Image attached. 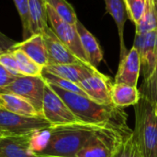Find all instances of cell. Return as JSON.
Listing matches in <instances>:
<instances>
[{"label": "cell", "instance_id": "obj_34", "mask_svg": "<svg viewBox=\"0 0 157 157\" xmlns=\"http://www.w3.org/2000/svg\"><path fill=\"white\" fill-rule=\"evenodd\" d=\"M40 157H58V156H40Z\"/></svg>", "mask_w": 157, "mask_h": 157}, {"label": "cell", "instance_id": "obj_32", "mask_svg": "<svg viewBox=\"0 0 157 157\" xmlns=\"http://www.w3.org/2000/svg\"><path fill=\"white\" fill-rule=\"evenodd\" d=\"M17 43V42L12 40L11 38L7 37L6 35L0 31V55L11 52Z\"/></svg>", "mask_w": 157, "mask_h": 157}, {"label": "cell", "instance_id": "obj_27", "mask_svg": "<svg viewBox=\"0 0 157 157\" xmlns=\"http://www.w3.org/2000/svg\"><path fill=\"white\" fill-rule=\"evenodd\" d=\"M17 10L18 12L21 25H22V33H23V40H27L30 37L29 33V2L28 0H13Z\"/></svg>", "mask_w": 157, "mask_h": 157}, {"label": "cell", "instance_id": "obj_24", "mask_svg": "<svg viewBox=\"0 0 157 157\" xmlns=\"http://www.w3.org/2000/svg\"><path fill=\"white\" fill-rule=\"evenodd\" d=\"M41 76L44 79V81H46V83H48V84H52V85H54V86H56L58 88H61V89H63L64 91L74 93H77V94H81V95H84V96L87 97L86 93L76 83H74V82L69 81L67 80L62 79L60 77H57V76L52 75L51 73H48V72H46L44 70H43Z\"/></svg>", "mask_w": 157, "mask_h": 157}, {"label": "cell", "instance_id": "obj_21", "mask_svg": "<svg viewBox=\"0 0 157 157\" xmlns=\"http://www.w3.org/2000/svg\"><path fill=\"white\" fill-rule=\"evenodd\" d=\"M157 31V0H147L144 14L135 25V34H144Z\"/></svg>", "mask_w": 157, "mask_h": 157}, {"label": "cell", "instance_id": "obj_14", "mask_svg": "<svg viewBox=\"0 0 157 157\" xmlns=\"http://www.w3.org/2000/svg\"><path fill=\"white\" fill-rule=\"evenodd\" d=\"M29 135L2 137L0 141V157H40L29 147Z\"/></svg>", "mask_w": 157, "mask_h": 157}, {"label": "cell", "instance_id": "obj_35", "mask_svg": "<svg viewBox=\"0 0 157 157\" xmlns=\"http://www.w3.org/2000/svg\"><path fill=\"white\" fill-rule=\"evenodd\" d=\"M1 139H2V135L0 134V141H1Z\"/></svg>", "mask_w": 157, "mask_h": 157}, {"label": "cell", "instance_id": "obj_23", "mask_svg": "<svg viewBox=\"0 0 157 157\" xmlns=\"http://www.w3.org/2000/svg\"><path fill=\"white\" fill-rule=\"evenodd\" d=\"M46 3L63 20L73 25L78 21L75 8L67 0H46Z\"/></svg>", "mask_w": 157, "mask_h": 157}, {"label": "cell", "instance_id": "obj_10", "mask_svg": "<svg viewBox=\"0 0 157 157\" xmlns=\"http://www.w3.org/2000/svg\"><path fill=\"white\" fill-rule=\"evenodd\" d=\"M111 79L99 70L82 80L78 85L91 100L106 105H111Z\"/></svg>", "mask_w": 157, "mask_h": 157}, {"label": "cell", "instance_id": "obj_15", "mask_svg": "<svg viewBox=\"0 0 157 157\" xmlns=\"http://www.w3.org/2000/svg\"><path fill=\"white\" fill-rule=\"evenodd\" d=\"M13 50L22 51L29 58H31L34 62L42 68L49 64L47 50L41 34L32 35L27 40H23L22 42L17 43Z\"/></svg>", "mask_w": 157, "mask_h": 157}, {"label": "cell", "instance_id": "obj_26", "mask_svg": "<svg viewBox=\"0 0 157 157\" xmlns=\"http://www.w3.org/2000/svg\"><path fill=\"white\" fill-rule=\"evenodd\" d=\"M124 1L126 5L128 17L134 23V25L138 24L144 14L147 0H124Z\"/></svg>", "mask_w": 157, "mask_h": 157}, {"label": "cell", "instance_id": "obj_33", "mask_svg": "<svg viewBox=\"0 0 157 157\" xmlns=\"http://www.w3.org/2000/svg\"><path fill=\"white\" fill-rule=\"evenodd\" d=\"M155 112H156V116H157V105H155Z\"/></svg>", "mask_w": 157, "mask_h": 157}, {"label": "cell", "instance_id": "obj_18", "mask_svg": "<svg viewBox=\"0 0 157 157\" xmlns=\"http://www.w3.org/2000/svg\"><path fill=\"white\" fill-rule=\"evenodd\" d=\"M29 12V33L30 36L42 34L49 27L46 0H28Z\"/></svg>", "mask_w": 157, "mask_h": 157}, {"label": "cell", "instance_id": "obj_28", "mask_svg": "<svg viewBox=\"0 0 157 157\" xmlns=\"http://www.w3.org/2000/svg\"><path fill=\"white\" fill-rule=\"evenodd\" d=\"M115 157H143L137 146L133 131L125 138L121 150Z\"/></svg>", "mask_w": 157, "mask_h": 157}, {"label": "cell", "instance_id": "obj_2", "mask_svg": "<svg viewBox=\"0 0 157 157\" xmlns=\"http://www.w3.org/2000/svg\"><path fill=\"white\" fill-rule=\"evenodd\" d=\"M100 126L75 122L50 128L47 146L38 156L75 157L77 153Z\"/></svg>", "mask_w": 157, "mask_h": 157}, {"label": "cell", "instance_id": "obj_22", "mask_svg": "<svg viewBox=\"0 0 157 157\" xmlns=\"http://www.w3.org/2000/svg\"><path fill=\"white\" fill-rule=\"evenodd\" d=\"M11 52L17 59V67L22 76L41 77L43 72V68L41 66L38 65L20 50H12Z\"/></svg>", "mask_w": 157, "mask_h": 157}, {"label": "cell", "instance_id": "obj_6", "mask_svg": "<svg viewBox=\"0 0 157 157\" xmlns=\"http://www.w3.org/2000/svg\"><path fill=\"white\" fill-rule=\"evenodd\" d=\"M45 88L46 81H44L42 76H20L17 77L15 81L10 85H8L1 93H13L22 97L36 109L40 116H42V105Z\"/></svg>", "mask_w": 157, "mask_h": 157}, {"label": "cell", "instance_id": "obj_3", "mask_svg": "<svg viewBox=\"0 0 157 157\" xmlns=\"http://www.w3.org/2000/svg\"><path fill=\"white\" fill-rule=\"evenodd\" d=\"M142 95V94H141ZM135 128L133 134L143 157H157V116L155 105L142 95L134 105Z\"/></svg>", "mask_w": 157, "mask_h": 157}, {"label": "cell", "instance_id": "obj_4", "mask_svg": "<svg viewBox=\"0 0 157 157\" xmlns=\"http://www.w3.org/2000/svg\"><path fill=\"white\" fill-rule=\"evenodd\" d=\"M132 132L112 127L100 128L89 138L75 157H115L125 138Z\"/></svg>", "mask_w": 157, "mask_h": 157}, {"label": "cell", "instance_id": "obj_29", "mask_svg": "<svg viewBox=\"0 0 157 157\" xmlns=\"http://www.w3.org/2000/svg\"><path fill=\"white\" fill-rule=\"evenodd\" d=\"M141 94L146 96L155 105H157V61L153 75L144 83Z\"/></svg>", "mask_w": 157, "mask_h": 157}, {"label": "cell", "instance_id": "obj_9", "mask_svg": "<svg viewBox=\"0 0 157 157\" xmlns=\"http://www.w3.org/2000/svg\"><path fill=\"white\" fill-rule=\"evenodd\" d=\"M133 47L139 53L141 71L146 81L154 73L157 61V31L135 34Z\"/></svg>", "mask_w": 157, "mask_h": 157}, {"label": "cell", "instance_id": "obj_7", "mask_svg": "<svg viewBox=\"0 0 157 157\" xmlns=\"http://www.w3.org/2000/svg\"><path fill=\"white\" fill-rule=\"evenodd\" d=\"M47 14H48V21L51 25L50 27L56 34V36L59 38V40L65 46H67L70 49V51L75 56H76L83 63L91 66L82 47L81 41L75 25L70 24L63 20L55 13V11L48 5H47Z\"/></svg>", "mask_w": 157, "mask_h": 157}, {"label": "cell", "instance_id": "obj_20", "mask_svg": "<svg viewBox=\"0 0 157 157\" xmlns=\"http://www.w3.org/2000/svg\"><path fill=\"white\" fill-rule=\"evenodd\" d=\"M0 108L26 117L40 116L36 109L28 101L13 93H0Z\"/></svg>", "mask_w": 157, "mask_h": 157}, {"label": "cell", "instance_id": "obj_19", "mask_svg": "<svg viewBox=\"0 0 157 157\" xmlns=\"http://www.w3.org/2000/svg\"><path fill=\"white\" fill-rule=\"evenodd\" d=\"M141 92L135 86L124 83H113L111 89L112 105L119 108L135 105L141 99Z\"/></svg>", "mask_w": 157, "mask_h": 157}, {"label": "cell", "instance_id": "obj_17", "mask_svg": "<svg viewBox=\"0 0 157 157\" xmlns=\"http://www.w3.org/2000/svg\"><path fill=\"white\" fill-rule=\"evenodd\" d=\"M108 13L113 18L120 37V60H121L128 53L124 43V27L128 18L126 5L124 0H104Z\"/></svg>", "mask_w": 157, "mask_h": 157}, {"label": "cell", "instance_id": "obj_16", "mask_svg": "<svg viewBox=\"0 0 157 157\" xmlns=\"http://www.w3.org/2000/svg\"><path fill=\"white\" fill-rule=\"evenodd\" d=\"M75 27L81 41L82 47L85 51L89 64L98 68V66L103 60V51L98 42L79 19L75 23Z\"/></svg>", "mask_w": 157, "mask_h": 157}, {"label": "cell", "instance_id": "obj_25", "mask_svg": "<svg viewBox=\"0 0 157 157\" xmlns=\"http://www.w3.org/2000/svg\"><path fill=\"white\" fill-rule=\"evenodd\" d=\"M50 138V128L35 131L29 135V147L36 155L40 154L47 146Z\"/></svg>", "mask_w": 157, "mask_h": 157}, {"label": "cell", "instance_id": "obj_13", "mask_svg": "<svg viewBox=\"0 0 157 157\" xmlns=\"http://www.w3.org/2000/svg\"><path fill=\"white\" fill-rule=\"evenodd\" d=\"M43 70L78 84L82 80L98 71L97 68L85 64H61V65H47Z\"/></svg>", "mask_w": 157, "mask_h": 157}, {"label": "cell", "instance_id": "obj_12", "mask_svg": "<svg viewBox=\"0 0 157 157\" xmlns=\"http://www.w3.org/2000/svg\"><path fill=\"white\" fill-rule=\"evenodd\" d=\"M141 72L140 56L135 47H132L127 55L120 60L119 69L114 82L124 83L131 86H137L138 79Z\"/></svg>", "mask_w": 157, "mask_h": 157}, {"label": "cell", "instance_id": "obj_30", "mask_svg": "<svg viewBox=\"0 0 157 157\" xmlns=\"http://www.w3.org/2000/svg\"><path fill=\"white\" fill-rule=\"evenodd\" d=\"M0 64L12 75L15 77H20L22 76L19 72L16 57L14 56L12 52H7L5 54L0 55Z\"/></svg>", "mask_w": 157, "mask_h": 157}, {"label": "cell", "instance_id": "obj_8", "mask_svg": "<svg viewBox=\"0 0 157 157\" xmlns=\"http://www.w3.org/2000/svg\"><path fill=\"white\" fill-rule=\"evenodd\" d=\"M42 117L52 126L80 122L63 99L47 83L43 97Z\"/></svg>", "mask_w": 157, "mask_h": 157}, {"label": "cell", "instance_id": "obj_1", "mask_svg": "<svg viewBox=\"0 0 157 157\" xmlns=\"http://www.w3.org/2000/svg\"><path fill=\"white\" fill-rule=\"evenodd\" d=\"M48 85L63 99L80 122L100 127H112L129 133L132 131L128 127V117L122 108L113 105H101L86 96L64 91L52 84Z\"/></svg>", "mask_w": 157, "mask_h": 157}, {"label": "cell", "instance_id": "obj_31", "mask_svg": "<svg viewBox=\"0 0 157 157\" xmlns=\"http://www.w3.org/2000/svg\"><path fill=\"white\" fill-rule=\"evenodd\" d=\"M14 75H12L9 71H7L1 64H0V93L10 85L16 79Z\"/></svg>", "mask_w": 157, "mask_h": 157}, {"label": "cell", "instance_id": "obj_5", "mask_svg": "<svg viewBox=\"0 0 157 157\" xmlns=\"http://www.w3.org/2000/svg\"><path fill=\"white\" fill-rule=\"evenodd\" d=\"M52 127L43 117H26L0 108V134L2 137L29 135Z\"/></svg>", "mask_w": 157, "mask_h": 157}, {"label": "cell", "instance_id": "obj_11", "mask_svg": "<svg viewBox=\"0 0 157 157\" xmlns=\"http://www.w3.org/2000/svg\"><path fill=\"white\" fill-rule=\"evenodd\" d=\"M41 35L43 37V41L47 50L49 60L48 65L85 64L59 40V38L56 36L50 26L45 29Z\"/></svg>", "mask_w": 157, "mask_h": 157}]
</instances>
